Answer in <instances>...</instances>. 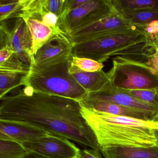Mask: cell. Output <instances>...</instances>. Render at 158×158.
Here are the masks:
<instances>
[{
	"mask_svg": "<svg viewBox=\"0 0 158 158\" xmlns=\"http://www.w3.org/2000/svg\"><path fill=\"white\" fill-rule=\"evenodd\" d=\"M0 99V120L26 123L100 152L96 135L81 113L79 102L27 86Z\"/></svg>",
	"mask_w": 158,
	"mask_h": 158,
	"instance_id": "cell-1",
	"label": "cell"
},
{
	"mask_svg": "<svg viewBox=\"0 0 158 158\" xmlns=\"http://www.w3.org/2000/svg\"><path fill=\"white\" fill-rule=\"evenodd\" d=\"M81 113L95 134L100 149L156 146L153 129H158V122L89 110L82 106Z\"/></svg>",
	"mask_w": 158,
	"mask_h": 158,
	"instance_id": "cell-2",
	"label": "cell"
},
{
	"mask_svg": "<svg viewBox=\"0 0 158 158\" xmlns=\"http://www.w3.org/2000/svg\"><path fill=\"white\" fill-rule=\"evenodd\" d=\"M72 55L35 64L32 63L24 86L49 95L80 102L89 93L69 73Z\"/></svg>",
	"mask_w": 158,
	"mask_h": 158,
	"instance_id": "cell-3",
	"label": "cell"
},
{
	"mask_svg": "<svg viewBox=\"0 0 158 158\" xmlns=\"http://www.w3.org/2000/svg\"><path fill=\"white\" fill-rule=\"evenodd\" d=\"M147 41L144 33L136 27L75 44L73 46L72 55L102 63L111 56H120L123 51L131 46Z\"/></svg>",
	"mask_w": 158,
	"mask_h": 158,
	"instance_id": "cell-4",
	"label": "cell"
},
{
	"mask_svg": "<svg viewBox=\"0 0 158 158\" xmlns=\"http://www.w3.org/2000/svg\"><path fill=\"white\" fill-rule=\"evenodd\" d=\"M108 72L111 85L120 90L158 89V72L143 62L116 56Z\"/></svg>",
	"mask_w": 158,
	"mask_h": 158,
	"instance_id": "cell-5",
	"label": "cell"
},
{
	"mask_svg": "<svg viewBox=\"0 0 158 158\" xmlns=\"http://www.w3.org/2000/svg\"><path fill=\"white\" fill-rule=\"evenodd\" d=\"M136 28L125 20L121 15L114 12L86 28L66 36L73 46L102 36Z\"/></svg>",
	"mask_w": 158,
	"mask_h": 158,
	"instance_id": "cell-6",
	"label": "cell"
},
{
	"mask_svg": "<svg viewBox=\"0 0 158 158\" xmlns=\"http://www.w3.org/2000/svg\"><path fill=\"white\" fill-rule=\"evenodd\" d=\"M29 151L48 158H78L80 150L63 137L48 135L23 144Z\"/></svg>",
	"mask_w": 158,
	"mask_h": 158,
	"instance_id": "cell-7",
	"label": "cell"
},
{
	"mask_svg": "<svg viewBox=\"0 0 158 158\" xmlns=\"http://www.w3.org/2000/svg\"><path fill=\"white\" fill-rule=\"evenodd\" d=\"M86 98L107 102L143 110L155 114L156 118L158 117V107L139 100L127 92L115 88L111 85L110 80L106 85L98 91L89 93Z\"/></svg>",
	"mask_w": 158,
	"mask_h": 158,
	"instance_id": "cell-8",
	"label": "cell"
},
{
	"mask_svg": "<svg viewBox=\"0 0 158 158\" xmlns=\"http://www.w3.org/2000/svg\"><path fill=\"white\" fill-rule=\"evenodd\" d=\"M16 18L5 46L11 47L20 60L30 66L33 47L32 35L24 20L21 17Z\"/></svg>",
	"mask_w": 158,
	"mask_h": 158,
	"instance_id": "cell-9",
	"label": "cell"
},
{
	"mask_svg": "<svg viewBox=\"0 0 158 158\" xmlns=\"http://www.w3.org/2000/svg\"><path fill=\"white\" fill-rule=\"evenodd\" d=\"M112 4V0H88L80 7L69 11L59 17L58 27L59 32L67 36L93 12Z\"/></svg>",
	"mask_w": 158,
	"mask_h": 158,
	"instance_id": "cell-10",
	"label": "cell"
},
{
	"mask_svg": "<svg viewBox=\"0 0 158 158\" xmlns=\"http://www.w3.org/2000/svg\"><path fill=\"white\" fill-rule=\"evenodd\" d=\"M50 135L36 127L22 122L0 120V140L20 144Z\"/></svg>",
	"mask_w": 158,
	"mask_h": 158,
	"instance_id": "cell-11",
	"label": "cell"
},
{
	"mask_svg": "<svg viewBox=\"0 0 158 158\" xmlns=\"http://www.w3.org/2000/svg\"><path fill=\"white\" fill-rule=\"evenodd\" d=\"M73 48L66 36L54 34L32 56V63L38 64L72 55Z\"/></svg>",
	"mask_w": 158,
	"mask_h": 158,
	"instance_id": "cell-12",
	"label": "cell"
},
{
	"mask_svg": "<svg viewBox=\"0 0 158 158\" xmlns=\"http://www.w3.org/2000/svg\"><path fill=\"white\" fill-rule=\"evenodd\" d=\"M79 102L81 106L89 110L107 113L146 121H154L156 118V115L152 113L107 102L85 98Z\"/></svg>",
	"mask_w": 158,
	"mask_h": 158,
	"instance_id": "cell-13",
	"label": "cell"
},
{
	"mask_svg": "<svg viewBox=\"0 0 158 158\" xmlns=\"http://www.w3.org/2000/svg\"><path fill=\"white\" fill-rule=\"evenodd\" d=\"M69 72L88 93L98 91L109 81L108 72L106 73L103 70L94 73L84 72L75 65L72 60L69 64Z\"/></svg>",
	"mask_w": 158,
	"mask_h": 158,
	"instance_id": "cell-14",
	"label": "cell"
},
{
	"mask_svg": "<svg viewBox=\"0 0 158 158\" xmlns=\"http://www.w3.org/2000/svg\"><path fill=\"white\" fill-rule=\"evenodd\" d=\"M18 17L23 18L28 26L33 38L32 56L56 33L49 27L43 24L40 20V15H22Z\"/></svg>",
	"mask_w": 158,
	"mask_h": 158,
	"instance_id": "cell-15",
	"label": "cell"
},
{
	"mask_svg": "<svg viewBox=\"0 0 158 158\" xmlns=\"http://www.w3.org/2000/svg\"><path fill=\"white\" fill-rule=\"evenodd\" d=\"M104 158H158V147L149 148L107 147L101 148Z\"/></svg>",
	"mask_w": 158,
	"mask_h": 158,
	"instance_id": "cell-16",
	"label": "cell"
},
{
	"mask_svg": "<svg viewBox=\"0 0 158 158\" xmlns=\"http://www.w3.org/2000/svg\"><path fill=\"white\" fill-rule=\"evenodd\" d=\"M131 25L137 28L145 27L154 21H158V9H146L127 11L119 14Z\"/></svg>",
	"mask_w": 158,
	"mask_h": 158,
	"instance_id": "cell-17",
	"label": "cell"
},
{
	"mask_svg": "<svg viewBox=\"0 0 158 158\" xmlns=\"http://www.w3.org/2000/svg\"><path fill=\"white\" fill-rule=\"evenodd\" d=\"M28 74L0 71V99L12 89L24 86Z\"/></svg>",
	"mask_w": 158,
	"mask_h": 158,
	"instance_id": "cell-18",
	"label": "cell"
},
{
	"mask_svg": "<svg viewBox=\"0 0 158 158\" xmlns=\"http://www.w3.org/2000/svg\"><path fill=\"white\" fill-rule=\"evenodd\" d=\"M112 2L114 11L118 14L142 9H158V0H112Z\"/></svg>",
	"mask_w": 158,
	"mask_h": 158,
	"instance_id": "cell-19",
	"label": "cell"
},
{
	"mask_svg": "<svg viewBox=\"0 0 158 158\" xmlns=\"http://www.w3.org/2000/svg\"><path fill=\"white\" fill-rule=\"evenodd\" d=\"M29 152L23 144L18 142L0 140V158H22Z\"/></svg>",
	"mask_w": 158,
	"mask_h": 158,
	"instance_id": "cell-20",
	"label": "cell"
},
{
	"mask_svg": "<svg viewBox=\"0 0 158 158\" xmlns=\"http://www.w3.org/2000/svg\"><path fill=\"white\" fill-rule=\"evenodd\" d=\"M24 0H1L0 21L4 22L8 19L17 18L22 13Z\"/></svg>",
	"mask_w": 158,
	"mask_h": 158,
	"instance_id": "cell-21",
	"label": "cell"
},
{
	"mask_svg": "<svg viewBox=\"0 0 158 158\" xmlns=\"http://www.w3.org/2000/svg\"><path fill=\"white\" fill-rule=\"evenodd\" d=\"M30 66L24 63L15 52L9 59L0 64V71L28 74Z\"/></svg>",
	"mask_w": 158,
	"mask_h": 158,
	"instance_id": "cell-22",
	"label": "cell"
},
{
	"mask_svg": "<svg viewBox=\"0 0 158 158\" xmlns=\"http://www.w3.org/2000/svg\"><path fill=\"white\" fill-rule=\"evenodd\" d=\"M123 91L139 100L158 107V89H134Z\"/></svg>",
	"mask_w": 158,
	"mask_h": 158,
	"instance_id": "cell-23",
	"label": "cell"
},
{
	"mask_svg": "<svg viewBox=\"0 0 158 158\" xmlns=\"http://www.w3.org/2000/svg\"><path fill=\"white\" fill-rule=\"evenodd\" d=\"M72 63L84 72L94 73L102 71L104 64L88 58L72 57Z\"/></svg>",
	"mask_w": 158,
	"mask_h": 158,
	"instance_id": "cell-24",
	"label": "cell"
},
{
	"mask_svg": "<svg viewBox=\"0 0 158 158\" xmlns=\"http://www.w3.org/2000/svg\"><path fill=\"white\" fill-rule=\"evenodd\" d=\"M44 9L61 17L67 11V0H44Z\"/></svg>",
	"mask_w": 158,
	"mask_h": 158,
	"instance_id": "cell-25",
	"label": "cell"
},
{
	"mask_svg": "<svg viewBox=\"0 0 158 158\" xmlns=\"http://www.w3.org/2000/svg\"><path fill=\"white\" fill-rule=\"evenodd\" d=\"M40 20L44 24L51 28L56 34L60 33L58 30L59 17L50 12H45L40 15Z\"/></svg>",
	"mask_w": 158,
	"mask_h": 158,
	"instance_id": "cell-26",
	"label": "cell"
},
{
	"mask_svg": "<svg viewBox=\"0 0 158 158\" xmlns=\"http://www.w3.org/2000/svg\"><path fill=\"white\" fill-rule=\"evenodd\" d=\"M101 153L92 148L80 150L78 158H103Z\"/></svg>",
	"mask_w": 158,
	"mask_h": 158,
	"instance_id": "cell-27",
	"label": "cell"
},
{
	"mask_svg": "<svg viewBox=\"0 0 158 158\" xmlns=\"http://www.w3.org/2000/svg\"><path fill=\"white\" fill-rule=\"evenodd\" d=\"M13 49L10 46H4L1 48L0 50V64L8 60L14 53Z\"/></svg>",
	"mask_w": 158,
	"mask_h": 158,
	"instance_id": "cell-28",
	"label": "cell"
},
{
	"mask_svg": "<svg viewBox=\"0 0 158 158\" xmlns=\"http://www.w3.org/2000/svg\"><path fill=\"white\" fill-rule=\"evenodd\" d=\"M88 0H67V12L77 9L87 2Z\"/></svg>",
	"mask_w": 158,
	"mask_h": 158,
	"instance_id": "cell-29",
	"label": "cell"
},
{
	"mask_svg": "<svg viewBox=\"0 0 158 158\" xmlns=\"http://www.w3.org/2000/svg\"><path fill=\"white\" fill-rule=\"evenodd\" d=\"M148 59V61L147 64L158 72V54H154Z\"/></svg>",
	"mask_w": 158,
	"mask_h": 158,
	"instance_id": "cell-30",
	"label": "cell"
},
{
	"mask_svg": "<svg viewBox=\"0 0 158 158\" xmlns=\"http://www.w3.org/2000/svg\"><path fill=\"white\" fill-rule=\"evenodd\" d=\"M22 158H48L46 156H43L39 153L29 151L27 154L24 157Z\"/></svg>",
	"mask_w": 158,
	"mask_h": 158,
	"instance_id": "cell-31",
	"label": "cell"
},
{
	"mask_svg": "<svg viewBox=\"0 0 158 158\" xmlns=\"http://www.w3.org/2000/svg\"><path fill=\"white\" fill-rule=\"evenodd\" d=\"M152 48L154 51V54H158V36L152 44Z\"/></svg>",
	"mask_w": 158,
	"mask_h": 158,
	"instance_id": "cell-32",
	"label": "cell"
},
{
	"mask_svg": "<svg viewBox=\"0 0 158 158\" xmlns=\"http://www.w3.org/2000/svg\"><path fill=\"white\" fill-rule=\"evenodd\" d=\"M153 132L156 140V146L158 147V129H153Z\"/></svg>",
	"mask_w": 158,
	"mask_h": 158,
	"instance_id": "cell-33",
	"label": "cell"
},
{
	"mask_svg": "<svg viewBox=\"0 0 158 158\" xmlns=\"http://www.w3.org/2000/svg\"><path fill=\"white\" fill-rule=\"evenodd\" d=\"M154 121H155V122H158V118H156V119H155Z\"/></svg>",
	"mask_w": 158,
	"mask_h": 158,
	"instance_id": "cell-34",
	"label": "cell"
}]
</instances>
